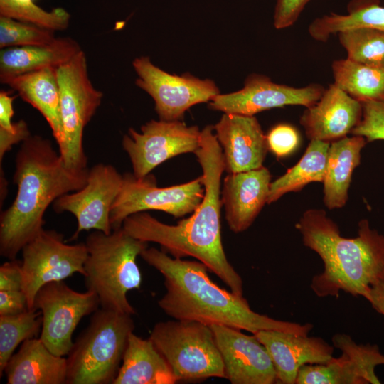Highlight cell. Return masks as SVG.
<instances>
[{
  "label": "cell",
  "mask_w": 384,
  "mask_h": 384,
  "mask_svg": "<svg viewBox=\"0 0 384 384\" xmlns=\"http://www.w3.org/2000/svg\"><path fill=\"white\" fill-rule=\"evenodd\" d=\"M23 291L29 309H33L36 293L51 282L63 281L79 273L85 274V242L70 245L55 230L43 229L22 249Z\"/></svg>",
  "instance_id": "9"
},
{
  "label": "cell",
  "mask_w": 384,
  "mask_h": 384,
  "mask_svg": "<svg viewBox=\"0 0 384 384\" xmlns=\"http://www.w3.org/2000/svg\"><path fill=\"white\" fill-rule=\"evenodd\" d=\"M22 261L9 260L0 266V290H23Z\"/></svg>",
  "instance_id": "37"
},
{
  "label": "cell",
  "mask_w": 384,
  "mask_h": 384,
  "mask_svg": "<svg viewBox=\"0 0 384 384\" xmlns=\"http://www.w3.org/2000/svg\"><path fill=\"white\" fill-rule=\"evenodd\" d=\"M361 117V102L332 83L314 105L306 107L300 124L310 140L331 143L351 133Z\"/></svg>",
  "instance_id": "20"
},
{
  "label": "cell",
  "mask_w": 384,
  "mask_h": 384,
  "mask_svg": "<svg viewBox=\"0 0 384 384\" xmlns=\"http://www.w3.org/2000/svg\"><path fill=\"white\" fill-rule=\"evenodd\" d=\"M213 130L223 150L225 171L228 174L262 166L268 147L256 117L224 113Z\"/></svg>",
  "instance_id": "18"
},
{
  "label": "cell",
  "mask_w": 384,
  "mask_h": 384,
  "mask_svg": "<svg viewBox=\"0 0 384 384\" xmlns=\"http://www.w3.org/2000/svg\"><path fill=\"white\" fill-rule=\"evenodd\" d=\"M268 150L277 158L285 157L298 146L299 136L297 129L287 124H279L272 127L266 135Z\"/></svg>",
  "instance_id": "35"
},
{
  "label": "cell",
  "mask_w": 384,
  "mask_h": 384,
  "mask_svg": "<svg viewBox=\"0 0 384 384\" xmlns=\"http://www.w3.org/2000/svg\"><path fill=\"white\" fill-rule=\"evenodd\" d=\"M85 245L87 289L97 294L101 308L136 314L127 293L141 287L137 257L148 247V242L134 238L121 227L110 234L94 230L87 235Z\"/></svg>",
  "instance_id": "5"
},
{
  "label": "cell",
  "mask_w": 384,
  "mask_h": 384,
  "mask_svg": "<svg viewBox=\"0 0 384 384\" xmlns=\"http://www.w3.org/2000/svg\"><path fill=\"white\" fill-rule=\"evenodd\" d=\"M295 228L304 245L323 262V272L314 276L310 284L319 297H338L341 292L363 297L384 279V235L372 229L368 220L358 223L356 237L348 238L324 210L310 209Z\"/></svg>",
  "instance_id": "4"
},
{
  "label": "cell",
  "mask_w": 384,
  "mask_h": 384,
  "mask_svg": "<svg viewBox=\"0 0 384 384\" xmlns=\"http://www.w3.org/2000/svg\"><path fill=\"white\" fill-rule=\"evenodd\" d=\"M64 139L58 146L65 165L71 169L87 168L83 132L100 107L103 94L89 78L87 58L82 50L67 63L56 68Z\"/></svg>",
  "instance_id": "8"
},
{
  "label": "cell",
  "mask_w": 384,
  "mask_h": 384,
  "mask_svg": "<svg viewBox=\"0 0 384 384\" xmlns=\"http://www.w3.org/2000/svg\"><path fill=\"white\" fill-rule=\"evenodd\" d=\"M271 174L265 166L235 174L224 178L220 198L230 229L247 230L267 202Z\"/></svg>",
  "instance_id": "21"
},
{
  "label": "cell",
  "mask_w": 384,
  "mask_h": 384,
  "mask_svg": "<svg viewBox=\"0 0 384 384\" xmlns=\"http://www.w3.org/2000/svg\"><path fill=\"white\" fill-rule=\"evenodd\" d=\"M325 88L311 83L294 87L274 82L267 76L252 74L245 80L241 90L228 94H218L209 103V108L224 113L254 116L264 110L287 105H314Z\"/></svg>",
  "instance_id": "16"
},
{
  "label": "cell",
  "mask_w": 384,
  "mask_h": 384,
  "mask_svg": "<svg viewBox=\"0 0 384 384\" xmlns=\"http://www.w3.org/2000/svg\"><path fill=\"white\" fill-rule=\"evenodd\" d=\"M311 0H277L274 13V26L283 29L292 26Z\"/></svg>",
  "instance_id": "36"
},
{
  "label": "cell",
  "mask_w": 384,
  "mask_h": 384,
  "mask_svg": "<svg viewBox=\"0 0 384 384\" xmlns=\"http://www.w3.org/2000/svg\"><path fill=\"white\" fill-rule=\"evenodd\" d=\"M348 59L368 65H384V31L368 27L347 29L338 33Z\"/></svg>",
  "instance_id": "31"
},
{
  "label": "cell",
  "mask_w": 384,
  "mask_h": 384,
  "mask_svg": "<svg viewBox=\"0 0 384 384\" xmlns=\"http://www.w3.org/2000/svg\"><path fill=\"white\" fill-rule=\"evenodd\" d=\"M361 105V119L351 134L364 137L367 142L384 140V101H366Z\"/></svg>",
  "instance_id": "34"
},
{
  "label": "cell",
  "mask_w": 384,
  "mask_h": 384,
  "mask_svg": "<svg viewBox=\"0 0 384 384\" xmlns=\"http://www.w3.org/2000/svg\"><path fill=\"white\" fill-rule=\"evenodd\" d=\"M15 97L4 90L0 92V129L9 132H14L17 128V123L11 122L14 114L13 102Z\"/></svg>",
  "instance_id": "40"
},
{
  "label": "cell",
  "mask_w": 384,
  "mask_h": 384,
  "mask_svg": "<svg viewBox=\"0 0 384 384\" xmlns=\"http://www.w3.org/2000/svg\"><path fill=\"white\" fill-rule=\"evenodd\" d=\"M253 334L267 350L279 383L295 384L302 366L326 363L333 358L334 346L320 337L278 330H260Z\"/></svg>",
  "instance_id": "19"
},
{
  "label": "cell",
  "mask_w": 384,
  "mask_h": 384,
  "mask_svg": "<svg viewBox=\"0 0 384 384\" xmlns=\"http://www.w3.org/2000/svg\"><path fill=\"white\" fill-rule=\"evenodd\" d=\"M204 191L202 176L186 183L159 188L152 176L138 179L133 174H125L122 190L110 212L112 228H121L128 216L148 210L181 218L198 207Z\"/></svg>",
  "instance_id": "11"
},
{
  "label": "cell",
  "mask_w": 384,
  "mask_h": 384,
  "mask_svg": "<svg viewBox=\"0 0 384 384\" xmlns=\"http://www.w3.org/2000/svg\"><path fill=\"white\" fill-rule=\"evenodd\" d=\"M360 27H368L384 31V6L380 0H351L346 14L331 13L314 19L308 31L312 38L326 42L339 32Z\"/></svg>",
  "instance_id": "27"
},
{
  "label": "cell",
  "mask_w": 384,
  "mask_h": 384,
  "mask_svg": "<svg viewBox=\"0 0 384 384\" xmlns=\"http://www.w3.org/2000/svg\"><path fill=\"white\" fill-rule=\"evenodd\" d=\"M331 68L334 83L353 99L384 101V65H368L346 58L334 60Z\"/></svg>",
  "instance_id": "29"
},
{
  "label": "cell",
  "mask_w": 384,
  "mask_h": 384,
  "mask_svg": "<svg viewBox=\"0 0 384 384\" xmlns=\"http://www.w3.org/2000/svg\"><path fill=\"white\" fill-rule=\"evenodd\" d=\"M0 16L33 23L54 31L65 30L70 22V14L63 8L47 11L33 0H0Z\"/></svg>",
  "instance_id": "32"
},
{
  "label": "cell",
  "mask_w": 384,
  "mask_h": 384,
  "mask_svg": "<svg viewBox=\"0 0 384 384\" xmlns=\"http://www.w3.org/2000/svg\"><path fill=\"white\" fill-rule=\"evenodd\" d=\"M89 169L67 167L51 142L39 135L23 141L15 159L16 198L0 216V255L16 258L43 229L48 207L60 196L87 183Z\"/></svg>",
  "instance_id": "3"
},
{
  "label": "cell",
  "mask_w": 384,
  "mask_h": 384,
  "mask_svg": "<svg viewBox=\"0 0 384 384\" xmlns=\"http://www.w3.org/2000/svg\"><path fill=\"white\" fill-rule=\"evenodd\" d=\"M133 68L138 75L135 84L154 100L159 119L180 121L192 106L212 100L220 94L215 82L186 73L170 74L154 65L149 57L135 58Z\"/></svg>",
  "instance_id": "13"
},
{
  "label": "cell",
  "mask_w": 384,
  "mask_h": 384,
  "mask_svg": "<svg viewBox=\"0 0 384 384\" xmlns=\"http://www.w3.org/2000/svg\"><path fill=\"white\" fill-rule=\"evenodd\" d=\"M330 143L311 140L301 159L287 171L271 182L267 198L270 204L289 192H297L311 182L324 178Z\"/></svg>",
  "instance_id": "28"
},
{
  "label": "cell",
  "mask_w": 384,
  "mask_h": 384,
  "mask_svg": "<svg viewBox=\"0 0 384 384\" xmlns=\"http://www.w3.org/2000/svg\"><path fill=\"white\" fill-rule=\"evenodd\" d=\"M124 183V175L113 166L97 164L88 171L87 183L82 188L66 193L53 203L58 213L69 212L77 220V228L69 240H76L84 230L112 231L110 212Z\"/></svg>",
  "instance_id": "14"
},
{
  "label": "cell",
  "mask_w": 384,
  "mask_h": 384,
  "mask_svg": "<svg viewBox=\"0 0 384 384\" xmlns=\"http://www.w3.org/2000/svg\"><path fill=\"white\" fill-rule=\"evenodd\" d=\"M2 84L17 92L23 101L39 111L49 124L58 146H60L64 134L56 68L48 67L19 75Z\"/></svg>",
  "instance_id": "23"
},
{
  "label": "cell",
  "mask_w": 384,
  "mask_h": 384,
  "mask_svg": "<svg viewBox=\"0 0 384 384\" xmlns=\"http://www.w3.org/2000/svg\"><path fill=\"white\" fill-rule=\"evenodd\" d=\"M4 373L8 384H66L67 359L53 353L36 337L21 344Z\"/></svg>",
  "instance_id": "22"
},
{
  "label": "cell",
  "mask_w": 384,
  "mask_h": 384,
  "mask_svg": "<svg viewBox=\"0 0 384 384\" xmlns=\"http://www.w3.org/2000/svg\"><path fill=\"white\" fill-rule=\"evenodd\" d=\"M334 348L341 355L326 363L304 365L295 384H380L375 368L384 365V355L377 345L358 344L348 334L332 337Z\"/></svg>",
  "instance_id": "15"
},
{
  "label": "cell",
  "mask_w": 384,
  "mask_h": 384,
  "mask_svg": "<svg viewBox=\"0 0 384 384\" xmlns=\"http://www.w3.org/2000/svg\"><path fill=\"white\" fill-rule=\"evenodd\" d=\"M123 149L128 154L133 175L142 179L165 161L185 153H195L201 146V131L181 121L151 120L133 128L122 137Z\"/></svg>",
  "instance_id": "12"
},
{
  "label": "cell",
  "mask_w": 384,
  "mask_h": 384,
  "mask_svg": "<svg viewBox=\"0 0 384 384\" xmlns=\"http://www.w3.org/2000/svg\"><path fill=\"white\" fill-rule=\"evenodd\" d=\"M100 306L97 294L90 290L77 292L63 281L46 284L38 289L33 302V309L41 312L40 339L53 353L68 356L78 324Z\"/></svg>",
  "instance_id": "10"
},
{
  "label": "cell",
  "mask_w": 384,
  "mask_h": 384,
  "mask_svg": "<svg viewBox=\"0 0 384 384\" xmlns=\"http://www.w3.org/2000/svg\"><path fill=\"white\" fill-rule=\"evenodd\" d=\"M361 136L345 137L330 143L323 180L324 203L330 210L342 208L354 169L361 162V151L366 144Z\"/></svg>",
  "instance_id": "26"
},
{
  "label": "cell",
  "mask_w": 384,
  "mask_h": 384,
  "mask_svg": "<svg viewBox=\"0 0 384 384\" xmlns=\"http://www.w3.org/2000/svg\"><path fill=\"white\" fill-rule=\"evenodd\" d=\"M149 338L177 383L225 378L223 359L210 326L187 319L160 321L154 326Z\"/></svg>",
  "instance_id": "7"
},
{
  "label": "cell",
  "mask_w": 384,
  "mask_h": 384,
  "mask_svg": "<svg viewBox=\"0 0 384 384\" xmlns=\"http://www.w3.org/2000/svg\"><path fill=\"white\" fill-rule=\"evenodd\" d=\"M82 48L70 37H57L46 45L14 46L0 52V82L48 67L58 68L75 56Z\"/></svg>",
  "instance_id": "24"
},
{
  "label": "cell",
  "mask_w": 384,
  "mask_h": 384,
  "mask_svg": "<svg viewBox=\"0 0 384 384\" xmlns=\"http://www.w3.org/2000/svg\"><path fill=\"white\" fill-rule=\"evenodd\" d=\"M220 351L225 378L232 384H273L277 374L265 346L252 334L224 325H210Z\"/></svg>",
  "instance_id": "17"
},
{
  "label": "cell",
  "mask_w": 384,
  "mask_h": 384,
  "mask_svg": "<svg viewBox=\"0 0 384 384\" xmlns=\"http://www.w3.org/2000/svg\"><path fill=\"white\" fill-rule=\"evenodd\" d=\"M132 315L98 309L68 355L66 384H112L129 334Z\"/></svg>",
  "instance_id": "6"
},
{
  "label": "cell",
  "mask_w": 384,
  "mask_h": 384,
  "mask_svg": "<svg viewBox=\"0 0 384 384\" xmlns=\"http://www.w3.org/2000/svg\"><path fill=\"white\" fill-rule=\"evenodd\" d=\"M363 297L376 311L384 316V279L370 286Z\"/></svg>",
  "instance_id": "41"
},
{
  "label": "cell",
  "mask_w": 384,
  "mask_h": 384,
  "mask_svg": "<svg viewBox=\"0 0 384 384\" xmlns=\"http://www.w3.org/2000/svg\"><path fill=\"white\" fill-rule=\"evenodd\" d=\"M140 256L164 277L166 292L157 303L174 319L224 325L252 334L278 330L306 336L313 329L311 324L277 320L254 311L243 296L214 283L208 267L198 260L172 257L155 247L146 248Z\"/></svg>",
  "instance_id": "2"
},
{
  "label": "cell",
  "mask_w": 384,
  "mask_h": 384,
  "mask_svg": "<svg viewBox=\"0 0 384 384\" xmlns=\"http://www.w3.org/2000/svg\"><path fill=\"white\" fill-rule=\"evenodd\" d=\"M213 126L201 131V146L194 153L203 174L204 196L192 215L175 225L165 224L147 213L128 216L122 228L136 239L159 244L175 258L193 257L215 274L233 293L243 296V282L228 260L222 243L220 178L225 171L222 148Z\"/></svg>",
  "instance_id": "1"
},
{
  "label": "cell",
  "mask_w": 384,
  "mask_h": 384,
  "mask_svg": "<svg viewBox=\"0 0 384 384\" xmlns=\"http://www.w3.org/2000/svg\"><path fill=\"white\" fill-rule=\"evenodd\" d=\"M41 327L39 310L28 309L18 314L0 316V377L18 345L36 338Z\"/></svg>",
  "instance_id": "30"
},
{
  "label": "cell",
  "mask_w": 384,
  "mask_h": 384,
  "mask_svg": "<svg viewBox=\"0 0 384 384\" xmlns=\"http://www.w3.org/2000/svg\"><path fill=\"white\" fill-rule=\"evenodd\" d=\"M17 123V128L14 132H9L0 129V163L2 164V159L6 153L9 151L14 144L23 142L31 134L28 129L27 123L21 119Z\"/></svg>",
  "instance_id": "39"
},
{
  "label": "cell",
  "mask_w": 384,
  "mask_h": 384,
  "mask_svg": "<svg viewBox=\"0 0 384 384\" xmlns=\"http://www.w3.org/2000/svg\"><path fill=\"white\" fill-rule=\"evenodd\" d=\"M28 309L23 290H0V316L18 314Z\"/></svg>",
  "instance_id": "38"
},
{
  "label": "cell",
  "mask_w": 384,
  "mask_h": 384,
  "mask_svg": "<svg viewBox=\"0 0 384 384\" xmlns=\"http://www.w3.org/2000/svg\"><path fill=\"white\" fill-rule=\"evenodd\" d=\"M57 37L55 31L0 16V48L46 45Z\"/></svg>",
  "instance_id": "33"
},
{
  "label": "cell",
  "mask_w": 384,
  "mask_h": 384,
  "mask_svg": "<svg viewBox=\"0 0 384 384\" xmlns=\"http://www.w3.org/2000/svg\"><path fill=\"white\" fill-rule=\"evenodd\" d=\"M176 380L166 359L149 338L132 332L121 366L112 384H174Z\"/></svg>",
  "instance_id": "25"
}]
</instances>
